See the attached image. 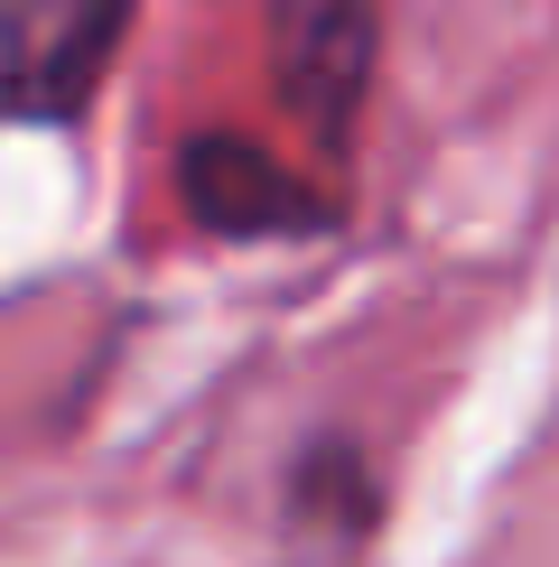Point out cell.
Returning a JSON list of instances; mask_svg holds the SVG:
<instances>
[{
    "label": "cell",
    "mask_w": 559,
    "mask_h": 567,
    "mask_svg": "<svg viewBox=\"0 0 559 567\" xmlns=\"http://www.w3.org/2000/svg\"><path fill=\"white\" fill-rule=\"evenodd\" d=\"M131 19L140 0H0V122H75Z\"/></svg>",
    "instance_id": "6da1fadb"
},
{
    "label": "cell",
    "mask_w": 559,
    "mask_h": 567,
    "mask_svg": "<svg viewBox=\"0 0 559 567\" xmlns=\"http://www.w3.org/2000/svg\"><path fill=\"white\" fill-rule=\"evenodd\" d=\"M373 56H383L373 0H271V84L317 140H345V122L364 112Z\"/></svg>",
    "instance_id": "7a4b0ae2"
},
{
    "label": "cell",
    "mask_w": 559,
    "mask_h": 567,
    "mask_svg": "<svg viewBox=\"0 0 559 567\" xmlns=\"http://www.w3.org/2000/svg\"><path fill=\"white\" fill-rule=\"evenodd\" d=\"M177 196L186 215L205 233H224V243H271V233H317L336 205L317 196V186H298L280 158H262L252 140L233 131H205L177 150Z\"/></svg>",
    "instance_id": "3957f363"
}]
</instances>
